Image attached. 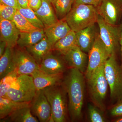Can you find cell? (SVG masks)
Instances as JSON below:
<instances>
[{
    "label": "cell",
    "mask_w": 122,
    "mask_h": 122,
    "mask_svg": "<svg viewBox=\"0 0 122 122\" xmlns=\"http://www.w3.org/2000/svg\"><path fill=\"white\" fill-rule=\"evenodd\" d=\"M63 85L68 97V109L72 122L80 120L85 92V78L83 73L75 68H70L64 79Z\"/></svg>",
    "instance_id": "1"
},
{
    "label": "cell",
    "mask_w": 122,
    "mask_h": 122,
    "mask_svg": "<svg viewBox=\"0 0 122 122\" xmlns=\"http://www.w3.org/2000/svg\"><path fill=\"white\" fill-rule=\"evenodd\" d=\"M98 16L96 7L79 4L73 5L65 18L71 30L77 32L95 25Z\"/></svg>",
    "instance_id": "2"
},
{
    "label": "cell",
    "mask_w": 122,
    "mask_h": 122,
    "mask_svg": "<svg viewBox=\"0 0 122 122\" xmlns=\"http://www.w3.org/2000/svg\"><path fill=\"white\" fill-rule=\"evenodd\" d=\"M51 107V122H66L68 111L66 93L64 85L61 83L43 90Z\"/></svg>",
    "instance_id": "3"
},
{
    "label": "cell",
    "mask_w": 122,
    "mask_h": 122,
    "mask_svg": "<svg viewBox=\"0 0 122 122\" xmlns=\"http://www.w3.org/2000/svg\"><path fill=\"white\" fill-rule=\"evenodd\" d=\"M116 52L112 54L104 65V72L110 91V97L117 103L122 100V69L116 61Z\"/></svg>",
    "instance_id": "4"
},
{
    "label": "cell",
    "mask_w": 122,
    "mask_h": 122,
    "mask_svg": "<svg viewBox=\"0 0 122 122\" xmlns=\"http://www.w3.org/2000/svg\"><path fill=\"white\" fill-rule=\"evenodd\" d=\"M104 65L98 68L87 79L88 90L92 101L102 110L105 109V99L109 86L104 72Z\"/></svg>",
    "instance_id": "5"
},
{
    "label": "cell",
    "mask_w": 122,
    "mask_h": 122,
    "mask_svg": "<svg viewBox=\"0 0 122 122\" xmlns=\"http://www.w3.org/2000/svg\"><path fill=\"white\" fill-rule=\"evenodd\" d=\"M37 91L32 76L19 75L9 89L6 97L18 102H30Z\"/></svg>",
    "instance_id": "6"
},
{
    "label": "cell",
    "mask_w": 122,
    "mask_h": 122,
    "mask_svg": "<svg viewBox=\"0 0 122 122\" xmlns=\"http://www.w3.org/2000/svg\"><path fill=\"white\" fill-rule=\"evenodd\" d=\"M89 54L88 64L85 72L86 79L98 68L104 65L110 55L101 40L99 33H96L93 45Z\"/></svg>",
    "instance_id": "7"
},
{
    "label": "cell",
    "mask_w": 122,
    "mask_h": 122,
    "mask_svg": "<svg viewBox=\"0 0 122 122\" xmlns=\"http://www.w3.org/2000/svg\"><path fill=\"white\" fill-rule=\"evenodd\" d=\"M97 23L99 29V36L110 55L116 52L119 44L120 27L109 24L98 15Z\"/></svg>",
    "instance_id": "8"
},
{
    "label": "cell",
    "mask_w": 122,
    "mask_h": 122,
    "mask_svg": "<svg viewBox=\"0 0 122 122\" xmlns=\"http://www.w3.org/2000/svg\"><path fill=\"white\" fill-rule=\"evenodd\" d=\"M13 58L15 71L18 75L31 76L39 69V65L25 48L13 49Z\"/></svg>",
    "instance_id": "9"
},
{
    "label": "cell",
    "mask_w": 122,
    "mask_h": 122,
    "mask_svg": "<svg viewBox=\"0 0 122 122\" xmlns=\"http://www.w3.org/2000/svg\"><path fill=\"white\" fill-rule=\"evenodd\" d=\"M96 8L106 22L116 25L122 15V0H102Z\"/></svg>",
    "instance_id": "10"
},
{
    "label": "cell",
    "mask_w": 122,
    "mask_h": 122,
    "mask_svg": "<svg viewBox=\"0 0 122 122\" xmlns=\"http://www.w3.org/2000/svg\"><path fill=\"white\" fill-rule=\"evenodd\" d=\"M31 113L40 122H51V107L43 90L37 91L34 98L30 102Z\"/></svg>",
    "instance_id": "11"
},
{
    "label": "cell",
    "mask_w": 122,
    "mask_h": 122,
    "mask_svg": "<svg viewBox=\"0 0 122 122\" xmlns=\"http://www.w3.org/2000/svg\"><path fill=\"white\" fill-rule=\"evenodd\" d=\"M63 55L66 63L70 68L77 69L82 73L86 72L88 56L78 46H75Z\"/></svg>",
    "instance_id": "12"
},
{
    "label": "cell",
    "mask_w": 122,
    "mask_h": 122,
    "mask_svg": "<svg viewBox=\"0 0 122 122\" xmlns=\"http://www.w3.org/2000/svg\"><path fill=\"white\" fill-rule=\"evenodd\" d=\"M20 32L12 21L0 18V41H5L7 46L15 48L17 45Z\"/></svg>",
    "instance_id": "13"
},
{
    "label": "cell",
    "mask_w": 122,
    "mask_h": 122,
    "mask_svg": "<svg viewBox=\"0 0 122 122\" xmlns=\"http://www.w3.org/2000/svg\"><path fill=\"white\" fill-rule=\"evenodd\" d=\"M44 30L45 35L52 48L57 41L72 30L65 18L59 20L51 26L45 28Z\"/></svg>",
    "instance_id": "14"
},
{
    "label": "cell",
    "mask_w": 122,
    "mask_h": 122,
    "mask_svg": "<svg viewBox=\"0 0 122 122\" xmlns=\"http://www.w3.org/2000/svg\"><path fill=\"white\" fill-rule=\"evenodd\" d=\"M65 70L64 62L51 51L44 57L39 65V70L49 74H62Z\"/></svg>",
    "instance_id": "15"
},
{
    "label": "cell",
    "mask_w": 122,
    "mask_h": 122,
    "mask_svg": "<svg viewBox=\"0 0 122 122\" xmlns=\"http://www.w3.org/2000/svg\"><path fill=\"white\" fill-rule=\"evenodd\" d=\"M31 76L37 90H44L46 87L60 84L62 74H49L38 70Z\"/></svg>",
    "instance_id": "16"
},
{
    "label": "cell",
    "mask_w": 122,
    "mask_h": 122,
    "mask_svg": "<svg viewBox=\"0 0 122 122\" xmlns=\"http://www.w3.org/2000/svg\"><path fill=\"white\" fill-rule=\"evenodd\" d=\"M76 33L77 46L85 52H88L94 42L97 32L95 25Z\"/></svg>",
    "instance_id": "17"
},
{
    "label": "cell",
    "mask_w": 122,
    "mask_h": 122,
    "mask_svg": "<svg viewBox=\"0 0 122 122\" xmlns=\"http://www.w3.org/2000/svg\"><path fill=\"white\" fill-rule=\"evenodd\" d=\"M52 4L49 0H42L41 7L37 10L34 11L44 24L45 28L51 26L59 20Z\"/></svg>",
    "instance_id": "18"
},
{
    "label": "cell",
    "mask_w": 122,
    "mask_h": 122,
    "mask_svg": "<svg viewBox=\"0 0 122 122\" xmlns=\"http://www.w3.org/2000/svg\"><path fill=\"white\" fill-rule=\"evenodd\" d=\"M25 49L39 66L44 57L52 50V47L46 36L39 42Z\"/></svg>",
    "instance_id": "19"
},
{
    "label": "cell",
    "mask_w": 122,
    "mask_h": 122,
    "mask_svg": "<svg viewBox=\"0 0 122 122\" xmlns=\"http://www.w3.org/2000/svg\"><path fill=\"white\" fill-rule=\"evenodd\" d=\"M0 122H38L37 118L31 113L30 106L17 109L4 118Z\"/></svg>",
    "instance_id": "20"
},
{
    "label": "cell",
    "mask_w": 122,
    "mask_h": 122,
    "mask_svg": "<svg viewBox=\"0 0 122 122\" xmlns=\"http://www.w3.org/2000/svg\"><path fill=\"white\" fill-rule=\"evenodd\" d=\"M45 36L44 29H41L30 32H20L17 45L20 48H25L36 44Z\"/></svg>",
    "instance_id": "21"
},
{
    "label": "cell",
    "mask_w": 122,
    "mask_h": 122,
    "mask_svg": "<svg viewBox=\"0 0 122 122\" xmlns=\"http://www.w3.org/2000/svg\"><path fill=\"white\" fill-rule=\"evenodd\" d=\"M30 102H18L7 97H0V119L5 117L17 109L30 106Z\"/></svg>",
    "instance_id": "22"
},
{
    "label": "cell",
    "mask_w": 122,
    "mask_h": 122,
    "mask_svg": "<svg viewBox=\"0 0 122 122\" xmlns=\"http://www.w3.org/2000/svg\"><path fill=\"white\" fill-rule=\"evenodd\" d=\"M13 48L7 46L4 54L0 57V79L15 71L13 54Z\"/></svg>",
    "instance_id": "23"
},
{
    "label": "cell",
    "mask_w": 122,
    "mask_h": 122,
    "mask_svg": "<svg viewBox=\"0 0 122 122\" xmlns=\"http://www.w3.org/2000/svg\"><path fill=\"white\" fill-rule=\"evenodd\" d=\"M77 45L76 33L72 30L55 44L52 50L64 55L70 50Z\"/></svg>",
    "instance_id": "24"
},
{
    "label": "cell",
    "mask_w": 122,
    "mask_h": 122,
    "mask_svg": "<svg viewBox=\"0 0 122 122\" xmlns=\"http://www.w3.org/2000/svg\"><path fill=\"white\" fill-rule=\"evenodd\" d=\"M75 0H56L53 5L58 20L65 18L72 8Z\"/></svg>",
    "instance_id": "25"
},
{
    "label": "cell",
    "mask_w": 122,
    "mask_h": 122,
    "mask_svg": "<svg viewBox=\"0 0 122 122\" xmlns=\"http://www.w3.org/2000/svg\"><path fill=\"white\" fill-rule=\"evenodd\" d=\"M12 21L20 32H30L38 29L32 25L27 19L17 10Z\"/></svg>",
    "instance_id": "26"
},
{
    "label": "cell",
    "mask_w": 122,
    "mask_h": 122,
    "mask_svg": "<svg viewBox=\"0 0 122 122\" xmlns=\"http://www.w3.org/2000/svg\"><path fill=\"white\" fill-rule=\"evenodd\" d=\"M19 12L34 26L38 29H44L45 28L44 24L34 11L30 8H20L18 10Z\"/></svg>",
    "instance_id": "27"
},
{
    "label": "cell",
    "mask_w": 122,
    "mask_h": 122,
    "mask_svg": "<svg viewBox=\"0 0 122 122\" xmlns=\"http://www.w3.org/2000/svg\"><path fill=\"white\" fill-rule=\"evenodd\" d=\"M19 75L15 71H14L0 79V97L7 96L9 89Z\"/></svg>",
    "instance_id": "28"
},
{
    "label": "cell",
    "mask_w": 122,
    "mask_h": 122,
    "mask_svg": "<svg viewBox=\"0 0 122 122\" xmlns=\"http://www.w3.org/2000/svg\"><path fill=\"white\" fill-rule=\"evenodd\" d=\"M17 10L13 7L0 3V18L12 21Z\"/></svg>",
    "instance_id": "29"
},
{
    "label": "cell",
    "mask_w": 122,
    "mask_h": 122,
    "mask_svg": "<svg viewBox=\"0 0 122 122\" xmlns=\"http://www.w3.org/2000/svg\"><path fill=\"white\" fill-rule=\"evenodd\" d=\"M88 112L91 122H104L105 119L100 110L96 106L89 105L88 106Z\"/></svg>",
    "instance_id": "30"
},
{
    "label": "cell",
    "mask_w": 122,
    "mask_h": 122,
    "mask_svg": "<svg viewBox=\"0 0 122 122\" xmlns=\"http://www.w3.org/2000/svg\"><path fill=\"white\" fill-rule=\"evenodd\" d=\"M111 114L112 116L115 117H120L122 116V100L117 102L111 109Z\"/></svg>",
    "instance_id": "31"
},
{
    "label": "cell",
    "mask_w": 122,
    "mask_h": 122,
    "mask_svg": "<svg viewBox=\"0 0 122 122\" xmlns=\"http://www.w3.org/2000/svg\"><path fill=\"white\" fill-rule=\"evenodd\" d=\"M102 0H75L73 5L83 4L91 5L95 7L98 6Z\"/></svg>",
    "instance_id": "32"
},
{
    "label": "cell",
    "mask_w": 122,
    "mask_h": 122,
    "mask_svg": "<svg viewBox=\"0 0 122 122\" xmlns=\"http://www.w3.org/2000/svg\"><path fill=\"white\" fill-rule=\"evenodd\" d=\"M0 2L17 10L19 9L20 8L17 0H0Z\"/></svg>",
    "instance_id": "33"
},
{
    "label": "cell",
    "mask_w": 122,
    "mask_h": 122,
    "mask_svg": "<svg viewBox=\"0 0 122 122\" xmlns=\"http://www.w3.org/2000/svg\"><path fill=\"white\" fill-rule=\"evenodd\" d=\"M42 0H29V7L34 11L37 10L42 4Z\"/></svg>",
    "instance_id": "34"
},
{
    "label": "cell",
    "mask_w": 122,
    "mask_h": 122,
    "mask_svg": "<svg viewBox=\"0 0 122 122\" xmlns=\"http://www.w3.org/2000/svg\"><path fill=\"white\" fill-rule=\"evenodd\" d=\"M7 47V44L5 41H0V57L4 54Z\"/></svg>",
    "instance_id": "35"
},
{
    "label": "cell",
    "mask_w": 122,
    "mask_h": 122,
    "mask_svg": "<svg viewBox=\"0 0 122 122\" xmlns=\"http://www.w3.org/2000/svg\"><path fill=\"white\" fill-rule=\"evenodd\" d=\"M20 8H29V0H17Z\"/></svg>",
    "instance_id": "36"
},
{
    "label": "cell",
    "mask_w": 122,
    "mask_h": 122,
    "mask_svg": "<svg viewBox=\"0 0 122 122\" xmlns=\"http://www.w3.org/2000/svg\"><path fill=\"white\" fill-rule=\"evenodd\" d=\"M120 27V37H119V44L121 47V55H122V64H121V68L122 69V22L121 25H119Z\"/></svg>",
    "instance_id": "37"
},
{
    "label": "cell",
    "mask_w": 122,
    "mask_h": 122,
    "mask_svg": "<svg viewBox=\"0 0 122 122\" xmlns=\"http://www.w3.org/2000/svg\"><path fill=\"white\" fill-rule=\"evenodd\" d=\"M115 122H122V116L118 117L116 119Z\"/></svg>",
    "instance_id": "38"
},
{
    "label": "cell",
    "mask_w": 122,
    "mask_h": 122,
    "mask_svg": "<svg viewBox=\"0 0 122 122\" xmlns=\"http://www.w3.org/2000/svg\"><path fill=\"white\" fill-rule=\"evenodd\" d=\"M49 0L50 1V2L53 5L56 0Z\"/></svg>",
    "instance_id": "39"
}]
</instances>
